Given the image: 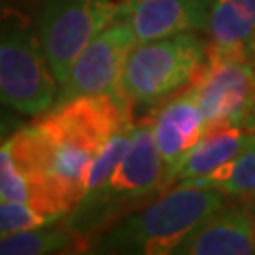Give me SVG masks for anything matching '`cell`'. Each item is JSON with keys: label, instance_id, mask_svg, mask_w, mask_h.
Masks as SVG:
<instances>
[{"label": "cell", "instance_id": "6da1fadb", "mask_svg": "<svg viewBox=\"0 0 255 255\" xmlns=\"http://www.w3.org/2000/svg\"><path fill=\"white\" fill-rule=\"evenodd\" d=\"M216 189L176 185L121 219L102 238L99 255H178L202 221L227 206Z\"/></svg>", "mask_w": 255, "mask_h": 255}, {"label": "cell", "instance_id": "7a4b0ae2", "mask_svg": "<svg viewBox=\"0 0 255 255\" xmlns=\"http://www.w3.org/2000/svg\"><path fill=\"white\" fill-rule=\"evenodd\" d=\"M204 59L206 46L195 32L136 44L121 76V95L128 102L153 104L191 85Z\"/></svg>", "mask_w": 255, "mask_h": 255}, {"label": "cell", "instance_id": "3957f363", "mask_svg": "<svg viewBox=\"0 0 255 255\" xmlns=\"http://www.w3.org/2000/svg\"><path fill=\"white\" fill-rule=\"evenodd\" d=\"M57 83L40 36L21 21L4 19L0 38L2 102L27 116H44L59 101Z\"/></svg>", "mask_w": 255, "mask_h": 255}, {"label": "cell", "instance_id": "277c9868", "mask_svg": "<svg viewBox=\"0 0 255 255\" xmlns=\"http://www.w3.org/2000/svg\"><path fill=\"white\" fill-rule=\"evenodd\" d=\"M208 130L233 125L255 128V66L248 49L206 46V59L189 85Z\"/></svg>", "mask_w": 255, "mask_h": 255}, {"label": "cell", "instance_id": "5b68a950", "mask_svg": "<svg viewBox=\"0 0 255 255\" xmlns=\"http://www.w3.org/2000/svg\"><path fill=\"white\" fill-rule=\"evenodd\" d=\"M125 0H46L38 34L59 85L99 32L125 15Z\"/></svg>", "mask_w": 255, "mask_h": 255}, {"label": "cell", "instance_id": "8992f818", "mask_svg": "<svg viewBox=\"0 0 255 255\" xmlns=\"http://www.w3.org/2000/svg\"><path fill=\"white\" fill-rule=\"evenodd\" d=\"M136 44L128 19L125 15L116 19L76 57L66 80L61 83L57 102L83 95H112L125 99L121 95V76Z\"/></svg>", "mask_w": 255, "mask_h": 255}, {"label": "cell", "instance_id": "52a82bcc", "mask_svg": "<svg viewBox=\"0 0 255 255\" xmlns=\"http://www.w3.org/2000/svg\"><path fill=\"white\" fill-rule=\"evenodd\" d=\"M164 174L166 166L155 144L151 119H147L132 128L130 146L119 161L118 168L110 176L106 185L99 193L80 202L74 208V214H101L108 204L144 197L147 193L155 191L157 187H163Z\"/></svg>", "mask_w": 255, "mask_h": 255}, {"label": "cell", "instance_id": "ba28073f", "mask_svg": "<svg viewBox=\"0 0 255 255\" xmlns=\"http://www.w3.org/2000/svg\"><path fill=\"white\" fill-rule=\"evenodd\" d=\"M138 44L180 32L208 30V0H125Z\"/></svg>", "mask_w": 255, "mask_h": 255}, {"label": "cell", "instance_id": "9c48e42d", "mask_svg": "<svg viewBox=\"0 0 255 255\" xmlns=\"http://www.w3.org/2000/svg\"><path fill=\"white\" fill-rule=\"evenodd\" d=\"M178 255H255V204L218 210L185 240Z\"/></svg>", "mask_w": 255, "mask_h": 255}, {"label": "cell", "instance_id": "30bf717a", "mask_svg": "<svg viewBox=\"0 0 255 255\" xmlns=\"http://www.w3.org/2000/svg\"><path fill=\"white\" fill-rule=\"evenodd\" d=\"M151 127L166 172L180 163L208 132L206 118L189 89L166 102L153 116Z\"/></svg>", "mask_w": 255, "mask_h": 255}, {"label": "cell", "instance_id": "8fae6325", "mask_svg": "<svg viewBox=\"0 0 255 255\" xmlns=\"http://www.w3.org/2000/svg\"><path fill=\"white\" fill-rule=\"evenodd\" d=\"M254 142V127L233 125V127L212 128L180 163L174 164L166 172L163 185H170V183L176 185L183 180H191V178L214 172L216 168L233 161Z\"/></svg>", "mask_w": 255, "mask_h": 255}, {"label": "cell", "instance_id": "7c38bea8", "mask_svg": "<svg viewBox=\"0 0 255 255\" xmlns=\"http://www.w3.org/2000/svg\"><path fill=\"white\" fill-rule=\"evenodd\" d=\"M210 47L248 49L255 30V0H208Z\"/></svg>", "mask_w": 255, "mask_h": 255}, {"label": "cell", "instance_id": "4fadbf2b", "mask_svg": "<svg viewBox=\"0 0 255 255\" xmlns=\"http://www.w3.org/2000/svg\"><path fill=\"white\" fill-rule=\"evenodd\" d=\"M83 231L72 225H53L6 235L0 240V255H82Z\"/></svg>", "mask_w": 255, "mask_h": 255}, {"label": "cell", "instance_id": "5bb4252c", "mask_svg": "<svg viewBox=\"0 0 255 255\" xmlns=\"http://www.w3.org/2000/svg\"><path fill=\"white\" fill-rule=\"evenodd\" d=\"M176 185L216 189L225 197H255V142L214 172L183 180Z\"/></svg>", "mask_w": 255, "mask_h": 255}, {"label": "cell", "instance_id": "9a60e30c", "mask_svg": "<svg viewBox=\"0 0 255 255\" xmlns=\"http://www.w3.org/2000/svg\"><path fill=\"white\" fill-rule=\"evenodd\" d=\"M132 128L134 125H128L123 130H119L118 134L110 138L104 144L99 153L93 157V161L89 163L87 170L83 174V199L91 197L95 193H99L106 185L110 180V176L114 174V170L118 168L119 161L123 159V155L127 153L128 146H130V138H132Z\"/></svg>", "mask_w": 255, "mask_h": 255}, {"label": "cell", "instance_id": "2e32d148", "mask_svg": "<svg viewBox=\"0 0 255 255\" xmlns=\"http://www.w3.org/2000/svg\"><path fill=\"white\" fill-rule=\"evenodd\" d=\"M46 225H51V221L27 202L2 201V204H0V231H2V237L21 233V231L46 227Z\"/></svg>", "mask_w": 255, "mask_h": 255}, {"label": "cell", "instance_id": "e0dca14e", "mask_svg": "<svg viewBox=\"0 0 255 255\" xmlns=\"http://www.w3.org/2000/svg\"><path fill=\"white\" fill-rule=\"evenodd\" d=\"M248 57H250V61L255 66V30L254 34H252V38H250V42H248Z\"/></svg>", "mask_w": 255, "mask_h": 255}]
</instances>
